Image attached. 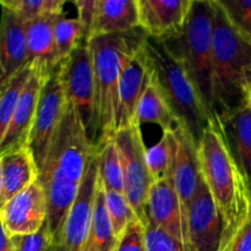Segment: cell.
<instances>
[{"label":"cell","mask_w":251,"mask_h":251,"mask_svg":"<svg viewBox=\"0 0 251 251\" xmlns=\"http://www.w3.org/2000/svg\"><path fill=\"white\" fill-rule=\"evenodd\" d=\"M213 91L217 124L221 117L250 100L245 90V74L251 65V41L233 24L220 0H213Z\"/></svg>","instance_id":"obj_1"},{"label":"cell","mask_w":251,"mask_h":251,"mask_svg":"<svg viewBox=\"0 0 251 251\" xmlns=\"http://www.w3.org/2000/svg\"><path fill=\"white\" fill-rule=\"evenodd\" d=\"M198 150L201 176L225 222L223 243L247 216L251 205V194L213 123L203 132Z\"/></svg>","instance_id":"obj_2"},{"label":"cell","mask_w":251,"mask_h":251,"mask_svg":"<svg viewBox=\"0 0 251 251\" xmlns=\"http://www.w3.org/2000/svg\"><path fill=\"white\" fill-rule=\"evenodd\" d=\"M141 28L123 34L97 36L88 39L95 76L96 146L115 135L118 85L127 54L145 41Z\"/></svg>","instance_id":"obj_3"},{"label":"cell","mask_w":251,"mask_h":251,"mask_svg":"<svg viewBox=\"0 0 251 251\" xmlns=\"http://www.w3.org/2000/svg\"><path fill=\"white\" fill-rule=\"evenodd\" d=\"M145 49L149 54L154 80L178 119L199 146L212 119L183 64L163 41L146 36Z\"/></svg>","instance_id":"obj_4"},{"label":"cell","mask_w":251,"mask_h":251,"mask_svg":"<svg viewBox=\"0 0 251 251\" xmlns=\"http://www.w3.org/2000/svg\"><path fill=\"white\" fill-rule=\"evenodd\" d=\"M213 0H193L183 33L166 41L180 60L216 124L213 91Z\"/></svg>","instance_id":"obj_5"},{"label":"cell","mask_w":251,"mask_h":251,"mask_svg":"<svg viewBox=\"0 0 251 251\" xmlns=\"http://www.w3.org/2000/svg\"><path fill=\"white\" fill-rule=\"evenodd\" d=\"M97 151L73 103L66 100L63 119L39 171L38 180L42 185L59 183L80 186Z\"/></svg>","instance_id":"obj_6"},{"label":"cell","mask_w":251,"mask_h":251,"mask_svg":"<svg viewBox=\"0 0 251 251\" xmlns=\"http://www.w3.org/2000/svg\"><path fill=\"white\" fill-rule=\"evenodd\" d=\"M122 163L124 194L137 218L146 226V206L154 183L146 162V147L139 124L120 129L113 136Z\"/></svg>","instance_id":"obj_7"},{"label":"cell","mask_w":251,"mask_h":251,"mask_svg":"<svg viewBox=\"0 0 251 251\" xmlns=\"http://www.w3.org/2000/svg\"><path fill=\"white\" fill-rule=\"evenodd\" d=\"M60 66L66 100L73 103L88 137L96 145L95 76L88 42L83 39Z\"/></svg>","instance_id":"obj_8"},{"label":"cell","mask_w":251,"mask_h":251,"mask_svg":"<svg viewBox=\"0 0 251 251\" xmlns=\"http://www.w3.org/2000/svg\"><path fill=\"white\" fill-rule=\"evenodd\" d=\"M65 108L66 96L61 77V66L58 65L43 83L28 140V149L33 154L38 171H41L46 162L49 147L63 119Z\"/></svg>","instance_id":"obj_9"},{"label":"cell","mask_w":251,"mask_h":251,"mask_svg":"<svg viewBox=\"0 0 251 251\" xmlns=\"http://www.w3.org/2000/svg\"><path fill=\"white\" fill-rule=\"evenodd\" d=\"M98 179V151L92 158L82 183L80 185L77 198L61 227L60 232L51 238L49 251H83L90 233L95 207L96 191Z\"/></svg>","instance_id":"obj_10"},{"label":"cell","mask_w":251,"mask_h":251,"mask_svg":"<svg viewBox=\"0 0 251 251\" xmlns=\"http://www.w3.org/2000/svg\"><path fill=\"white\" fill-rule=\"evenodd\" d=\"M144 42L127 54L123 64L118 85L115 132L137 124V107L153 78V69L149 54L145 49Z\"/></svg>","instance_id":"obj_11"},{"label":"cell","mask_w":251,"mask_h":251,"mask_svg":"<svg viewBox=\"0 0 251 251\" xmlns=\"http://www.w3.org/2000/svg\"><path fill=\"white\" fill-rule=\"evenodd\" d=\"M186 218L189 244L194 251H220L225 222L202 176Z\"/></svg>","instance_id":"obj_12"},{"label":"cell","mask_w":251,"mask_h":251,"mask_svg":"<svg viewBox=\"0 0 251 251\" xmlns=\"http://www.w3.org/2000/svg\"><path fill=\"white\" fill-rule=\"evenodd\" d=\"M0 221L10 238L39 232L47 222V196L41 181L6 201L0 208Z\"/></svg>","instance_id":"obj_13"},{"label":"cell","mask_w":251,"mask_h":251,"mask_svg":"<svg viewBox=\"0 0 251 251\" xmlns=\"http://www.w3.org/2000/svg\"><path fill=\"white\" fill-rule=\"evenodd\" d=\"M193 0H137L140 28L149 37L169 41L183 33Z\"/></svg>","instance_id":"obj_14"},{"label":"cell","mask_w":251,"mask_h":251,"mask_svg":"<svg viewBox=\"0 0 251 251\" xmlns=\"http://www.w3.org/2000/svg\"><path fill=\"white\" fill-rule=\"evenodd\" d=\"M146 216L174 239L189 244L186 211L169 179L152 184L147 199Z\"/></svg>","instance_id":"obj_15"},{"label":"cell","mask_w":251,"mask_h":251,"mask_svg":"<svg viewBox=\"0 0 251 251\" xmlns=\"http://www.w3.org/2000/svg\"><path fill=\"white\" fill-rule=\"evenodd\" d=\"M47 78L48 76L44 75L38 66L32 64V74L24 91L21 92L14 117L0 144V157L9 152L28 146L29 135L33 126L34 117H36L39 95Z\"/></svg>","instance_id":"obj_16"},{"label":"cell","mask_w":251,"mask_h":251,"mask_svg":"<svg viewBox=\"0 0 251 251\" xmlns=\"http://www.w3.org/2000/svg\"><path fill=\"white\" fill-rule=\"evenodd\" d=\"M28 61L27 46V22L9 7L1 6L0 19V66L4 87L17 73L26 68Z\"/></svg>","instance_id":"obj_17"},{"label":"cell","mask_w":251,"mask_h":251,"mask_svg":"<svg viewBox=\"0 0 251 251\" xmlns=\"http://www.w3.org/2000/svg\"><path fill=\"white\" fill-rule=\"evenodd\" d=\"M228 152L239 168L251 194V100L217 120Z\"/></svg>","instance_id":"obj_18"},{"label":"cell","mask_w":251,"mask_h":251,"mask_svg":"<svg viewBox=\"0 0 251 251\" xmlns=\"http://www.w3.org/2000/svg\"><path fill=\"white\" fill-rule=\"evenodd\" d=\"M174 134L178 141V147L171 181L188 215V207L198 191L201 180L199 150L195 140L184 126L178 125L174 129Z\"/></svg>","instance_id":"obj_19"},{"label":"cell","mask_w":251,"mask_h":251,"mask_svg":"<svg viewBox=\"0 0 251 251\" xmlns=\"http://www.w3.org/2000/svg\"><path fill=\"white\" fill-rule=\"evenodd\" d=\"M140 28L137 0H98L95 20L87 39L123 34Z\"/></svg>","instance_id":"obj_20"},{"label":"cell","mask_w":251,"mask_h":251,"mask_svg":"<svg viewBox=\"0 0 251 251\" xmlns=\"http://www.w3.org/2000/svg\"><path fill=\"white\" fill-rule=\"evenodd\" d=\"M2 205L38 180L39 171L28 146L2 154ZM1 208V207H0Z\"/></svg>","instance_id":"obj_21"},{"label":"cell","mask_w":251,"mask_h":251,"mask_svg":"<svg viewBox=\"0 0 251 251\" xmlns=\"http://www.w3.org/2000/svg\"><path fill=\"white\" fill-rule=\"evenodd\" d=\"M58 15H44L27 24L28 61L46 76L58 66L54 46V21Z\"/></svg>","instance_id":"obj_22"},{"label":"cell","mask_w":251,"mask_h":251,"mask_svg":"<svg viewBox=\"0 0 251 251\" xmlns=\"http://www.w3.org/2000/svg\"><path fill=\"white\" fill-rule=\"evenodd\" d=\"M136 123L141 126L145 123H152L161 126L164 131H173L178 126V119L164 98L158 83L152 78L146 92L142 96L136 112Z\"/></svg>","instance_id":"obj_23"},{"label":"cell","mask_w":251,"mask_h":251,"mask_svg":"<svg viewBox=\"0 0 251 251\" xmlns=\"http://www.w3.org/2000/svg\"><path fill=\"white\" fill-rule=\"evenodd\" d=\"M118 239L112 229L104 203V189L98 179L90 233L83 251H115Z\"/></svg>","instance_id":"obj_24"},{"label":"cell","mask_w":251,"mask_h":251,"mask_svg":"<svg viewBox=\"0 0 251 251\" xmlns=\"http://www.w3.org/2000/svg\"><path fill=\"white\" fill-rule=\"evenodd\" d=\"M176 147H178V141L173 130V131H164L162 139L151 149L146 150L147 167L154 183L164 179L171 180Z\"/></svg>","instance_id":"obj_25"},{"label":"cell","mask_w":251,"mask_h":251,"mask_svg":"<svg viewBox=\"0 0 251 251\" xmlns=\"http://www.w3.org/2000/svg\"><path fill=\"white\" fill-rule=\"evenodd\" d=\"M86 33L80 20L70 19L65 14L58 15L54 21V46L56 64L60 65L73 54L78 44L85 39Z\"/></svg>","instance_id":"obj_26"},{"label":"cell","mask_w":251,"mask_h":251,"mask_svg":"<svg viewBox=\"0 0 251 251\" xmlns=\"http://www.w3.org/2000/svg\"><path fill=\"white\" fill-rule=\"evenodd\" d=\"M98 149V173L100 181L105 191H118L124 193L122 163H120L119 151L117 149L114 139H108L102 142Z\"/></svg>","instance_id":"obj_27"},{"label":"cell","mask_w":251,"mask_h":251,"mask_svg":"<svg viewBox=\"0 0 251 251\" xmlns=\"http://www.w3.org/2000/svg\"><path fill=\"white\" fill-rule=\"evenodd\" d=\"M32 74V64H28L17 73L6 85L0 88V144L7 131L15 109L19 103L20 96Z\"/></svg>","instance_id":"obj_28"},{"label":"cell","mask_w":251,"mask_h":251,"mask_svg":"<svg viewBox=\"0 0 251 251\" xmlns=\"http://www.w3.org/2000/svg\"><path fill=\"white\" fill-rule=\"evenodd\" d=\"M0 5L11 9L25 22H31L44 15L64 14V0H0Z\"/></svg>","instance_id":"obj_29"},{"label":"cell","mask_w":251,"mask_h":251,"mask_svg":"<svg viewBox=\"0 0 251 251\" xmlns=\"http://www.w3.org/2000/svg\"><path fill=\"white\" fill-rule=\"evenodd\" d=\"M104 203L113 232L117 239H119L127 225L137 217L136 213L124 193L104 190Z\"/></svg>","instance_id":"obj_30"},{"label":"cell","mask_w":251,"mask_h":251,"mask_svg":"<svg viewBox=\"0 0 251 251\" xmlns=\"http://www.w3.org/2000/svg\"><path fill=\"white\" fill-rule=\"evenodd\" d=\"M146 247L147 251H194L190 244L174 239L149 218L146 222Z\"/></svg>","instance_id":"obj_31"},{"label":"cell","mask_w":251,"mask_h":251,"mask_svg":"<svg viewBox=\"0 0 251 251\" xmlns=\"http://www.w3.org/2000/svg\"><path fill=\"white\" fill-rule=\"evenodd\" d=\"M115 251H147L146 226L137 217L127 225L126 229L118 239Z\"/></svg>","instance_id":"obj_32"},{"label":"cell","mask_w":251,"mask_h":251,"mask_svg":"<svg viewBox=\"0 0 251 251\" xmlns=\"http://www.w3.org/2000/svg\"><path fill=\"white\" fill-rule=\"evenodd\" d=\"M233 24L251 41V0H220Z\"/></svg>","instance_id":"obj_33"},{"label":"cell","mask_w":251,"mask_h":251,"mask_svg":"<svg viewBox=\"0 0 251 251\" xmlns=\"http://www.w3.org/2000/svg\"><path fill=\"white\" fill-rule=\"evenodd\" d=\"M220 251H251V205L244 220L222 243Z\"/></svg>","instance_id":"obj_34"},{"label":"cell","mask_w":251,"mask_h":251,"mask_svg":"<svg viewBox=\"0 0 251 251\" xmlns=\"http://www.w3.org/2000/svg\"><path fill=\"white\" fill-rule=\"evenodd\" d=\"M11 240L14 251H49L51 235L46 223L39 232L31 235L12 237Z\"/></svg>","instance_id":"obj_35"},{"label":"cell","mask_w":251,"mask_h":251,"mask_svg":"<svg viewBox=\"0 0 251 251\" xmlns=\"http://www.w3.org/2000/svg\"><path fill=\"white\" fill-rule=\"evenodd\" d=\"M97 2L98 0H75L74 1L75 6L77 7V19L80 20L83 28H85V39H87L91 28H92L96 10H97Z\"/></svg>","instance_id":"obj_36"},{"label":"cell","mask_w":251,"mask_h":251,"mask_svg":"<svg viewBox=\"0 0 251 251\" xmlns=\"http://www.w3.org/2000/svg\"><path fill=\"white\" fill-rule=\"evenodd\" d=\"M0 251H14V245H12L11 238L4 229L1 221H0Z\"/></svg>","instance_id":"obj_37"},{"label":"cell","mask_w":251,"mask_h":251,"mask_svg":"<svg viewBox=\"0 0 251 251\" xmlns=\"http://www.w3.org/2000/svg\"><path fill=\"white\" fill-rule=\"evenodd\" d=\"M245 90L251 100V65L248 68L247 74H245Z\"/></svg>","instance_id":"obj_38"},{"label":"cell","mask_w":251,"mask_h":251,"mask_svg":"<svg viewBox=\"0 0 251 251\" xmlns=\"http://www.w3.org/2000/svg\"><path fill=\"white\" fill-rule=\"evenodd\" d=\"M2 194H4V186H2V171H1V158H0V207L2 206Z\"/></svg>","instance_id":"obj_39"},{"label":"cell","mask_w":251,"mask_h":251,"mask_svg":"<svg viewBox=\"0 0 251 251\" xmlns=\"http://www.w3.org/2000/svg\"><path fill=\"white\" fill-rule=\"evenodd\" d=\"M0 80H1V66H0Z\"/></svg>","instance_id":"obj_40"}]
</instances>
